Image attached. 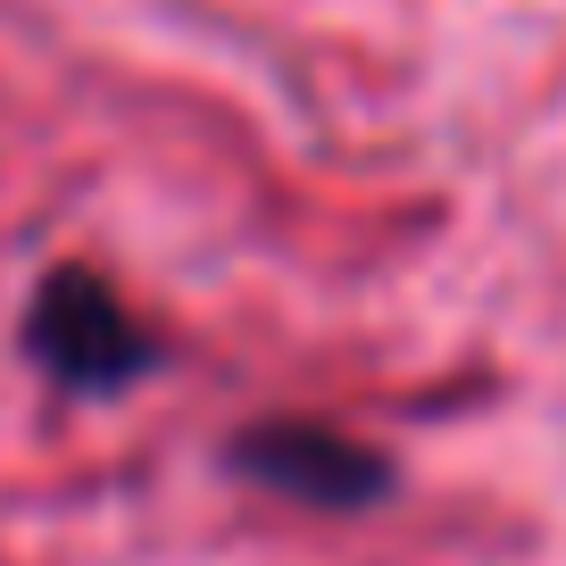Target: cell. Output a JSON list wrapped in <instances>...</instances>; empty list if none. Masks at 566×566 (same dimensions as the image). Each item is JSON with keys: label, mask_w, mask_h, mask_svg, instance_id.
<instances>
[{"label": "cell", "mask_w": 566, "mask_h": 566, "mask_svg": "<svg viewBox=\"0 0 566 566\" xmlns=\"http://www.w3.org/2000/svg\"><path fill=\"white\" fill-rule=\"evenodd\" d=\"M233 475H250L259 492L292 500V509H325V516H350L391 500V459L367 442H350L342 424L317 417H259L233 433Z\"/></svg>", "instance_id": "cell-2"}, {"label": "cell", "mask_w": 566, "mask_h": 566, "mask_svg": "<svg viewBox=\"0 0 566 566\" xmlns=\"http://www.w3.org/2000/svg\"><path fill=\"white\" fill-rule=\"evenodd\" d=\"M25 350L67 391H125L134 375L159 367V334H150V325L108 292V275H92V266L42 275L34 308H25Z\"/></svg>", "instance_id": "cell-1"}]
</instances>
